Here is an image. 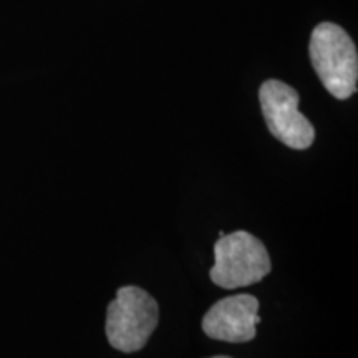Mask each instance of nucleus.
Wrapping results in <instances>:
<instances>
[{
    "label": "nucleus",
    "mask_w": 358,
    "mask_h": 358,
    "mask_svg": "<svg viewBox=\"0 0 358 358\" xmlns=\"http://www.w3.org/2000/svg\"><path fill=\"white\" fill-rule=\"evenodd\" d=\"M216 264L209 272L214 284L222 289H237L262 280L272 264L266 245L245 231L221 236L214 245Z\"/></svg>",
    "instance_id": "3"
},
{
    "label": "nucleus",
    "mask_w": 358,
    "mask_h": 358,
    "mask_svg": "<svg viewBox=\"0 0 358 358\" xmlns=\"http://www.w3.org/2000/svg\"><path fill=\"white\" fill-rule=\"evenodd\" d=\"M211 358H231V357H211Z\"/></svg>",
    "instance_id": "6"
},
{
    "label": "nucleus",
    "mask_w": 358,
    "mask_h": 358,
    "mask_svg": "<svg viewBox=\"0 0 358 358\" xmlns=\"http://www.w3.org/2000/svg\"><path fill=\"white\" fill-rule=\"evenodd\" d=\"M308 52L315 73L330 95L347 100L357 92V47L342 27L330 22L317 25L312 32Z\"/></svg>",
    "instance_id": "1"
},
{
    "label": "nucleus",
    "mask_w": 358,
    "mask_h": 358,
    "mask_svg": "<svg viewBox=\"0 0 358 358\" xmlns=\"http://www.w3.org/2000/svg\"><path fill=\"white\" fill-rule=\"evenodd\" d=\"M259 322L257 299L249 294H239L214 303L204 315L203 330L214 340L245 343L256 337Z\"/></svg>",
    "instance_id": "5"
},
{
    "label": "nucleus",
    "mask_w": 358,
    "mask_h": 358,
    "mask_svg": "<svg viewBox=\"0 0 358 358\" xmlns=\"http://www.w3.org/2000/svg\"><path fill=\"white\" fill-rule=\"evenodd\" d=\"M159 320L158 303L136 285L118 289L106 312V337L110 345L124 353L140 352Z\"/></svg>",
    "instance_id": "2"
},
{
    "label": "nucleus",
    "mask_w": 358,
    "mask_h": 358,
    "mask_svg": "<svg viewBox=\"0 0 358 358\" xmlns=\"http://www.w3.org/2000/svg\"><path fill=\"white\" fill-rule=\"evenodd\" d=\"M268 131L292 150H307L315 140L312 123L299 111V93L287 83L267 80L259 90Z\"/></svg>",
    "instance_id": "4"
}]
</instances>
